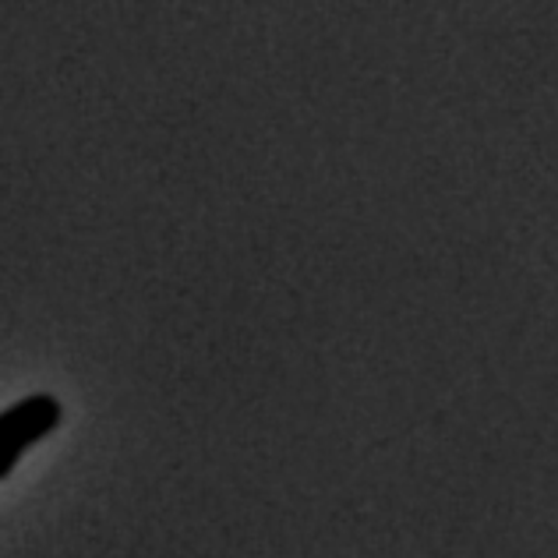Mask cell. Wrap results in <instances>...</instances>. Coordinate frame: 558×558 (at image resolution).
<instances>
[{
  "mask_svg": "<svg viewBox=\"0 0 558 558\" xmlns=\"http://www.w3.org/2000/svg\"><path fill=\"white\" fill-rule=\"evenodd\" d=\"M61 417L64 410L50 392H33L0 410V481L11 477V470L28 449L61 428Z\"/></svg>",
  "mask_w": 558,
  "mask_h": 558,
  "instance_id": "1",
  "label": "cell"
}]
</instances>
